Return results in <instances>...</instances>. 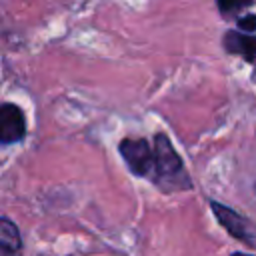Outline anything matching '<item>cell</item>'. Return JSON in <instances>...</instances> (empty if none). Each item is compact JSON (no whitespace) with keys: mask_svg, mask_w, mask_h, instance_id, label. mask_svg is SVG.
Wrapping results in <instances>:
<instances>
[{"mask_svg":"<svg viewBox=\"0 0 256 256\" xmlns=\"http://www.w3.org/2000/svg\"><path fill=\"white\" fill-rule=\"evenodd\" d=\"M154 158H156V164H154L152 180L158 188H162L164 192H178V190L192 188L184 162L164 132L154 136Z\"/></svg>","mask_w":256,"mask_h":256,"instance_id":"6da1fadb","label":"cell"},{"mask_svg":"<svg viewBox=\"0 0 256 256\" xmlns=\"http://www.w3.org/2000/svg\"><path fill=\"white\" fill-rule=\"evenodd\" d=\"M238 28L242 32H256V14H246L238 18Z\"/></svg>","mask_w":256,"mask_h":256,"instance_id":"ba28073f","label":"cell"},{"mask_svg":"<svg viewBox=\"0 0 256 256\" xmlns=\"http://www.w3.org/2000/svg\"><path fill=\"white\" fill-rule=\"evenodd\" d=\"M252 2L254 0H216V6L224 18H230V16H236L240 10L248 8Z\"/></svg>","mask_w":256,"mask_h":256,"instance_id":"52a82bcc","label":"cell"},{"mask_svg":"<svg viewBox=\"0 0 256 256\" xmlns=\"http://www.w3.org/2000/svg\"><path fill=\"white\" fill-rule=\"evenodd\" d=\"M210 210L214 214V218L218 220V224L236 240H240L242 244L256 248V224L246 218L244 214L232 210L226 204H220L216 200H210Z\"/></svg>","mask_w":256,"mask_h":256,"instance_id":"3957f363","label":"cell"},{"mask_svg":"<svg viewBox=\"0 0 256 256\" xmlns=\"http://www.w3.org/2000/svg\"><path fill=\"white\" fill-rule=\"evenodd\" d=\"M118 152L134 176L140 178L154 176V164H156L154 146H150L146 138H122L118 144Z\"/></svg>","mask_w":256,"mask_h":256,"instance_id":"7a4b0ae2","label":"cell"},{"mask_svg":"<svg viewBox=\"0 0 256 256\" xmlns=\"http://www.w3.org/2000/svg\"><path fill=\"white\" fill-rule=\"evenodd\" d=\"M26 136V116L20 106L4 102L0 106V144H16Z\"/></svg>","mask_w":256,"mask_h":256,"instance_id":"277c9868","label":"cell"},{"mask_svg":"<svg viewBox=\"0 0 256 256\" xmlns=\"http://www.w3.org/2000/svg\"><path fill=\"white\" fill-rule=\"evenodd\" d=\"M22 254V236L18 226L8 218H0V256H20Z\"/></svg>","mask_w":256,"mask_h":256,"instance_id":"8992f818","label":"cell"},{"mask_svg":"<svg viewBox=\"0 0 256 256\" xmlns=\"http://www.w3.org/2000/svg\"><path fill=\"white\" fill-rule=\"evenodd\" d=\"M232 256H252V254H244V252H234Z\"/></svg>","mask_w":256,"mask_h":256,"instance_id":"9c48e42d","label":"cell"},{"mask_svg":"<svg viewBox=\"0 0 256 256\" xmlns=\"http://www.w3.org/2000/svg\"><path fill=\"white\" fill-rule=\"evenodd\" d=\"M254 76H256V70H254Z\"/></svg>","mask_w":256,"mask_h":256,"instance_id":"8fae6325","label":"cell"},{"mask_svg":"<svg viewBox=\"0 0 256 256\" xmlns=\"http://www.w3.org/2000/svg\"><path fill=\"white\" fill-rule=\"evenodd\" d=\"M254 192H256V184H254Z\"/></svg>","mask_w":256,"mask_h":256,"instance_id":"30bf717a","label":"cell"},{"mask_svg":"<svg viewBox=\"0 0 256 256\" xmlns=\"http://www.w3.org/2000/svg\"><path fill=\"white\" fill-rule=\"evenodd\" d=\"M222 46L230 54H238L248 62L256 60V34L228 30L222 38Z\"/></svg>","mask_w":256,"mask_h":256,"instance_id":"5b68a950","label":"cell"}]
</instances>
